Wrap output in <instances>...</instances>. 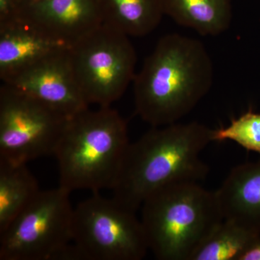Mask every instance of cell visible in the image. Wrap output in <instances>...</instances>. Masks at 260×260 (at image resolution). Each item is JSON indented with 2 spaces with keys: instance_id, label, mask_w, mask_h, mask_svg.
I'll return each instance as SVG.
<instances>
[{
  "instance_id": "7",
  "label": "cell",
  "mask_w": 260,
  "mask_h": 260,
  "mask_svg": "<svg viewBox=\"0 0 260 260\" xmlns=\"http://www.w3.org/2000/svg\"><path fill=\"white\" fill-rule=\"evenodd\" d=\"M136 212L99 193L73 210V243L81 260H140L149 249Z\"/></svg>"
},
{
  "instance_id": "6",
  "label": "cell",
  "mask_w": 260,
  "mask_h": 260,
  "mask_svg": "<svg viewBox=\"0 0 260 260\" xmlns=\"http://www.w3.org/2000/svg\"><path fill=\"white\" fill-rule=\"evenodd\" d=\"M60 186L40 191L0 233V260H68L74 208Z\"/></svg>"
},
{
  "instance_id": "19",
  "label": "cell",
  "mask_w": 260,
  "mask_h": 260,
  "mask_svg": "<svg viewBox=\"0 0 260 260\" xmlns=\"http://www.w3.org/2000/svg\"><path fill=\"white\" fill-rule=\"evenodd\" d=\"M240 260H260V239L243 254Z\"/></svg>"
},
{
  "instance_id": "9",
  "label": "cell",
  "mask_w": 260,
  "mask_h": 260,
  "mask_svg": "<svg viewBox=\"0 0 260 260\" xmlns=\"http://www.w3.org/2000/svg\"><path fill=\"white\" fill-rule=\"evenodd\" d=\"M68 49L44 58L5 84L35 98L68 118L88 109V103L70 68Z\"/></svg>"
},
{
  "instance_id": "16",
  "label": "cell",
  "mask_w": 260,
  "mask_h": 260,
  "mask_svg": "<svg viewBox=\"0 0 260 260\" xmlns=\"http://www.w3.org/2000/svg\"><path fill=\"white\" fill-rule=\"evenodd\" d=\"M260 239V233L224 219L196 251L191 260H240Z\"/></svg>"
},
{
  "instance_id": "4",
  "label": "cell",
  "mask_w": 260,
  "mask_h": 260,
  "mask_svg": "<svg viewBox=\"0 0 260 260\" xmlns=\"http://www.w3.org/2000/svg\"><path fill=\"white\" fill-rule=\"evenodd\" d=\"M141 208L149 249L160 260H191L224 220L216 191L194 181L162 187Z\"/></svg>"
},
{
  "instance_id": "15",
  "label": "cell",
  "mask_w": 260,
  "mask_h": 260,
  "mask_svg": "<svg viewBox=\"0 0 260 260\" xmlns=\"http://www.w3.org/2000/svg\"><path fill=\"white\" fill-rule=\"evenodd\" d=\"M40 191L27 164L0 160V233L9 226Z\"/></svg>"
},
{
  "instance_id": "12",
  "label": "cell",
  "mask_w": 260,
  "mask_h": 260,
  "mask_svg": "<svg viewBox=\"0 0 260 260\" xmlns=\"http://www.w3.org/2000/svg\"><path fill=\"white\" fill-rule=\"evenodd\" d=\"M215 191L224 219L260 233V162L234 167Z\"/></svg>"
},
{
  "instance_id": "10",
  "label": "cell",
  "mask_w": 260,
  "mask_h": 260,
  "mask_svg": "<svg viewBox=\"0 0 260 260\" xmlns=\"http://www.w3.org/2000/svg\"><path fill=\"white\" fill-rule=\"evenodd\" d=\"M18 15L70 47L102 24L97 0L24 2Z\"/></svg>"
},
{
  "instance_id": "17",
  "label": "cell",
  "mask_w": 260,
  "mask_h": 260,
  "mask_svg": "<svg viewBox=\"0 0 260 260\" xmlns=\"http://www.w3.org/2000/svg\"><path fill=\"white\" fill-rule=\"evenodd\" d=\"M213 142H234L260 155V114L249 109L233 119L229 126L213 129Z\"/></svg>"
},
{
  "instance_id": "1",
  "label": "cell",
  "mask_w": 260,
  "mask_h": 260,
  "mask_svg": "<svg viewBox=\"0 0 260 260\" xmlns=\"http://www.w3.org/2000/svg\"><path fill=\"white\" fill-rule=\"evenodd\" d=\"M213 129L196 121L152 126L128 145L113 198L136 212L164 186L203 180L208 167L200 155L213 142Z\"/></svg>"
},
{
  "instance_id": "5",
  "label": "cell",
  "mask_w": 260,
  "mask_h": 260,
  "mask_svg": "<svg viewBox=\"0 0 260 260\" xmlns=\"http://www.w3.org/2000/svg\"><path fill=\"white\" fill-rule=\"evenodd\" d=\"M68 58L89 106L111 107L135 79L137 55L129 37L105 24L72 44Z\"/></svg>"
},
{
  "instance_id": "14",
  "label": "cell",
  "mask_w": 260,
  "mask_h": 260,
  "mask_svg": "<svg viewBox=\"0 0 260 260\" xmlns=\"http://www.w3.org/2000/svg\"><path fill=\"white\" fill-rule=\"evenodd\" d=\"M102 23L128 37H143L158 26L162 0H97Z\"/></svg>"
},
{
  "instance_id": "3",
  "label": "cell",
  "mask_w": 260,
  "mask_h": 260,
  "mask_svg": "<svg viewBox=\"0 0 260 260\" xmlns=\"http://www.w3.org/2000/svg\"><path fill=\"white\" fill-rule=\"evenodd\" d=\"M129 144L125 121L110 107L88 108L71 116L53 154L59 186L70 193L112 190Z\"/></svg>"
},
{
  "instance_id": "20",
  "label": "cell",
  "mask_w": 260,
  "mask_h": 260,
  "mask_svg": "<svg viewBox=\"0 0 260 260\" xmlns=\"http://www.w3.org/2000/svg\"><path fill=\"white\" fill-rule=\"evenodd\" d=\"M28 1H32V0H23V1H22V3H24V2H28ZM21 3V4H22Z\"/></svg>"
},
{
  "instance_id": "2",
  "label": "cell",
  "mask_w": 260,
  "mask_h": 260,
  "mask_svg": "<svg viewBox=\"0 0 260 260\" xmlns=\"http://www.w3.org/2000/svg\"><path fill=\"white\" fill-rule=\"evenodd\" d=\"M213 78L203 43L178 34L164 36L133 80L137 114L151 126L177 123L208 93Z\"/></svg>"
},
{
  "instance_id": "18",
  "label": "cell",
  "mask_w": 260,
  "mask_h": 260,
  "mask_svg": "<svg viewBox=\"0 0 260 260\" xmlns=\"http://www.w3.org/2000/svg\"><path fill=\"white\" fill-rule=\"evenodd\" d=\"M23 0H0V23L18 15Z\"/></svg>"
},
{
  "instance_id": "11",
  "label": "cell",
  "mask_w": 260,
  "mask_h": 260,
  "mask_svg": "<svg viewBox=\"0 0 260 260\" xmlns=\"http://www.w3.org/2000/svg\"><path fill=\"white\" fill-rule=\"evenodd\" d=\"M69 47L20 15L2 22L0 79L8 83L44 58Z\"/></svg>"
},
{
  "instance_id": "13",
  "label": "cell",
  "mask_w": 260,
  "mask_h": 260,
  "mask_svg": "<svg viewBox=\"0 0 260 260\" xmlns=\"http://www.w3.org/2000/svg\"><path fill=\"white\" fill-rule=\"evenodd\" d=\"M164 14L202 36L220 35L232 20V0H162Z\"/></svg>"
},
{
  "instance_id": "8",
  "label": "cell",
  "mask_w": 260,
  "mask_h": 260,
  "mask_svg": "<svg viewBox=\"0 0 260 260\" xmlns=\"http://www.w3.org/2000/svg\"><path fill=\"white\" fill-rule=\"evenodd\" d=\"M68 119L35 98L3 83L0 88V160L27 164L53 155Z\"/></svg>"
}]
</instances>
